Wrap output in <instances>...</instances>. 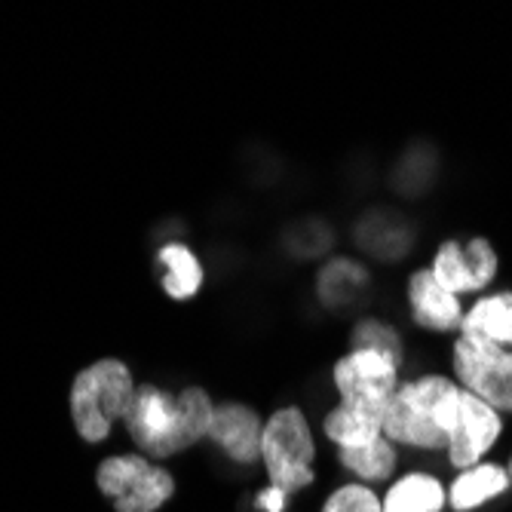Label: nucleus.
Wrapping results in <instances>:
<instances>
[{
  "mask_svg": "<svg viewBox=\"0 0 512 512\" xmlns=\"http://www.w3.org/2000/svg\"><path fill=\"white\" fill-rule=\"evenodd\" d=\"M215 405L203 387H184L178 396H169L163 387L142 384L135 387L123 424L145 457H172L209 439Z\"/></svg>",
  "mask_w": 512,
  "mask_h": 512,
  "instance_id": "f257e3e1",
  "label": "nucleus"
},
{
  "mask_svg": "<svg viewBox=\"0 0 512 512\" xmlns=\"http://www.w3.org/2000/svg\"><path fill=\"white\" fill-rule=\"evenodd\" d=\"M457 396L460 384L439 371L402 381L387 411L384 436L399 448L445 451Z\"/></svg>",
  "mask_w": 512,
  "mask_h": 512,
  "instance_id": "f03ea898",
  "label": "nucleus"
},
{
  "mask_svg": "<svg viewBox=\"0 0 512 512\" xmlns=\"http://www.w3.org/2000/svg\"><path fill=\"white\" fill-rule=\"evenodd\" d=\"M135 399V381L126 362L99 359L71 384V417L83 442H105L117 421H126Z\"/></svg>",
  "mask_w": 512,
  "mask_h": 512,
  "instance_id": "7ed1b4c3",
  "label": "nucleus"
},
{
  "mask_svg": "<svg viewBox=\"0 0 512 512\" xmlns=\"http://www.w3.org/2000/svg\"><path fill=\"white\" fill-rule=\"evenodd\" d=\"M261 463L267 485L279 488L286 497H295L316 482V439L307 414L298 405L276 408L264 421Z\"/></svg>",
  "mask_w": 512,
  "mask_h": 512,
  "instance_id": "20e7f679",
  "label": "nucleus"
},
{
  "mask_svg": "<svg viewBox=\"0 0 512 512\" xmlns=\"http://www.w3.org/2000/svg\"><path fill=\"white\" fill-rule=\"evenodd\" d=\"M451 378L500 414H512V350L457 335L451 344Z\"/></svg>",
  "mask_w": 512,
  "mask_h": 512,
  "instance_id": "39448f33",
  "label": "nucleus"
},
{
  "mask_svg": "<svg viewBox=\"0 0 512 512\" xmlns=\"http://www.w3.org/2000/svg\"><path fill=\"white\" fill-rule=\"evenodd\" d=\"M96 479L102 494L114 500L117 512H157L175 494L172 473L151 463L145 454H117L102 460Z\"/></svg>",
  "mask_w": 512,
  "mask_h": 512,
  "instance_id": "423d86ee",
  "label": "nucleus"
},
{
  "mask_svg": "<svg viewBox=\"0 0 512 512\" xmlns=\"http://www.w3.org/2000/svg\"><path fill=\"white\" fill-rule=\"evenodd\" d=\"M402 365L378 350H350L332 365V384L338 390V402L362 411L384 414L402 384Z\"/></svg>",
  "mask_w": 512,
  "mask_h": 512,
  "instance_id": "0eeeda50",
  "label": "nucleus"
},
{
  "mask_svg": "<svg viewBox=\"0 0 512 512\" xmlns=\"http://www.w3.org/2000/svg\"><path fill=\"white\" fill-rule=\"evenodd\" d=\"M500 433H503V414L460 387L448 427V445H445L451 467L463 473L482 463L485 454L497 445Z\"/></svg>",
  "mask_w": 512,
  "mask_h": 512,
  "instance_id": "6e6552de",
  "label": "nucleus"
},
{
  "mask_svg": "<svg viewBox=\"0 0 512 512\" xmlns=\"http://www.w3.org/2000/svg\"><path fill=\"white\" fill-rule=\"evenodd\" d=\"M430 270L439 283L454 292L457 298L463 295H482L500 270V255L488 237H473L467 243L460 240H445L430 261Z\"/></svg>",
  "mask_w": 512,
  "mask_h": 512,
  "instance_id": "1a4fd4ad",
  "label": "nucleus"
},
{
  "mask_svg": "<svg viewBox=\"0 0 512 512\" xmlns=\"http://www.w3.org/2000/svg\"><path fill=\"white\" fill-rule=\"evenodd\" d=\"M405 304L417 329L433 335H460L463 329V298L448 292L430 267H417L405 279Z\"/></svg>",
  "mask_w": 512,
  "mask_h": 512,
  "instance_id": "9d476101",
  "label": "nucleus"
},
{
  "mask_svg": "<svg viewBox=\"0 0 512 512\" xmlns=\"http://www.w3.org/2000/svg\"><path fill=\"white\" fill-rule=\"evenodd\" d=\"M264 421L249 402H221L215 405V421L209 430V442H215L230 460L240 467H252L261 460Z\"/></svg>",
  "mask_w": 512,
  "mask_h": 512,
  "instance_id": "9b49d317",
  "label": "nucleus"
},
{
  "mask_svg": "<svg viewBox=\"0 0 512 512\" xmlns=\"http://www.w3.org/2000/svg\"><path fill=\"white\" fill-rule=\"evenodd\" d=\"M460 335H473L512 350V289L479 295L463 313Z\"/></svg>",
  "mask_w": 512,
  "mask_h": 512,
  "instance_id": "f8f14e48",
  "label": "nucleus"
},
{
  "mask_svg": "<svg viewBox=\"0 0 512 512\" xmlns=\"http://www.w3.org/2000/svg\"><path fill=\"white\" fill-rule=\"evenodd\" d=\"M448 506V491L442 479L433 473L411 470L390 482L387 494L381 497L384 512H442Z\"/></svg>",
  "mask_w": 512,
  "mask_h": 512,
  "instance_id": "ddd939ff",
  "label": "nucleus"
},
{
  "mask_svg": "<svg viewBox=\"0 0 512 512\" xmlns=\"http://www.w3.org/2000/svg\"><path fill=\"white\" fill-rule=\"evenodd\" d=\"M509 473L500 467V463H476V467L457 473V479L448 488V506L454 512H473L479 506H485L488 500L500 497L503 491H509Z\"/></svg>",
  "mask_w": 512,
  "mask_h": 512,
  "instance_id": "4468645a",
  "label": "nucleus"
},
{
  "mask_svg": "<svg viewBox=\"0 0 512 512\" xmlns=\"http://www.w3.org/2000/svg\"><path fill=\"white\" fill-rule=\"evenodd\" d=\"M384 424H387L384 414L350 408V405L338 402L322 417V436L329 439L335 448H362V445L384 436Z\"/></svg>",
  "mask_w": 512,
  "mask_h": 512,
  "instance_id": "2eb2a0df",
  "label": "nucleus"
},
{
  "mask_svg": "<svg viewBox=\"0 0 512 512\" xmlns=\"http://www.w3.org/2000/svg\"><path fill=\"white\" fill-rule=\"evenodd\" d=\"M338 463L362 485L390 482V476L399 467V445L381 436L362 448H338Z\"/></svg>",
  "mask_w": 512,
  "mask_h": 512,
  "instance_id": "dca6fc26",
  "label": "nucleus"
},
{
  "mask_svg": "<svg viewBox=\"0 0 512 512\" xmlns=\"http://www.w3.org/2000/svg\"><path fill=\"white\" fill-rule=\"evenodd\" d=\"M157 261L163 264V292L172 301H191L203 289V264L181 243H169L160 249Z\"/></svg>",
  "mask_w": 512,
  "mask_h": 512,
  "instance_id": "f3484780",
  "label": "nucleus"
},
{
  "mask_svg": "<svg viewBox=\"0 0 512 512\" xmlns=\"http://www.w3.org/2000/svg\"><path fill=\"white\" fill-rule=\"evenodd\" d=\"M350 350H378V353L396 359L399 365H405V341H402V335L393 329L387 319H378V316H365V319H359L353 325Z\"/></svg>",
  "mask_w": 512,
  "mask_h": 512,
  "instance_id": "a211bd4d",
  "label": "nucleus"
},
{
  "mask_svg": "<svg viewBox=\"0 0 512 512\" xmlns=\"http://www.w3.org/2000/svg\"><path fill=\"white\" fill-rule=\"evenodd\" d=\"M319 512H384V509H381V497L371 485L347 482L322 500Z\"/></svg>",
  "mask_w": 512,
  "mask_h": 512,
  "instance_id": "6ab92c4d",
  "label": "nucleus"
},
{
  "mask_svg": "<svg viewBox=\"0 0 512 512\" xmlns=\"http://www.w3.org/2000/svg\"><path fill=\"white\" fill-rule=\"evenodd\" d=\"M286 503H289V497H286L283 491H279V488H273V485H267V488L258 491V497H255V506H258L261 512H283Z\"/></svg>",
  "mask_w": 512,
  "mask_h": 512,
  "instance_id": "aec40b11",
  "label": "nucleus"
},
{
  "mask_svg": "<svg viewBox=\"0 0 512 512\" xmlns=\"http://www.w3.org/2000/svg\"><path fill=\"white\" fill-rule=\"evenodd\" d=\"M506 473H509V482H512V460H509V467H506Z\"/></svg>",
  "mask_w": 512,
  "mask_h": 512,
  "instance_id": "412c9836",
  "label": "nucleus"
}]
</instances>
